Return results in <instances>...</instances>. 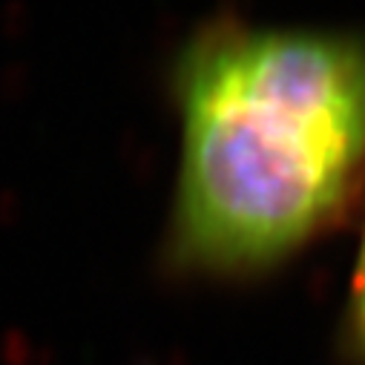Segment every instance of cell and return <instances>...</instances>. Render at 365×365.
Wrapping results in <instances>:
<instances>
[{"mask_svg": "<svg viewBox=\"0 0 365 365\" xmlns=\"http://www.w3.org/2000/svg\"><path fill=\"white\" fill-rule=\"evenodd\" d=\"M175 98L164 253L181 273L277 267L365 190V32L213 24L181 52Z\"/></svg>", "mask_w": 365, "mask_h": 365, "instance_id": "obj_1", "label": "cell"}, {"mask_svg": "<svg viewBox=\"0 0 365 365\" xmlns=\"http://www.w3.org/2000/svg\"><path fill=\"white\" fill-rule=\"evenodd\" d=\"M348 339L359 356H365V236L356 253V264L351 273L348 291Z\"/></svg>", "mask_w": 365, "mask_h": 365, "instance_id": "obj_2", "label": "cell"}]
</instances>
